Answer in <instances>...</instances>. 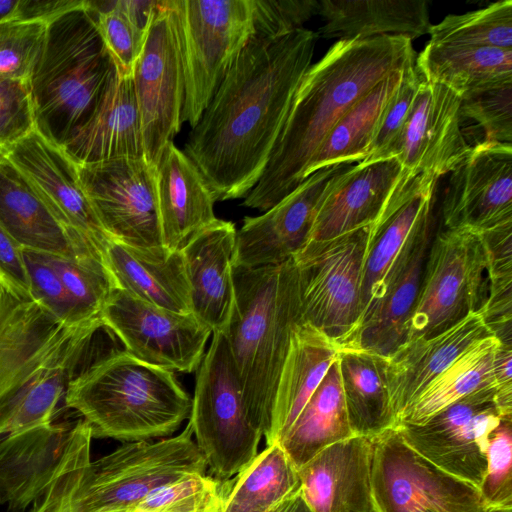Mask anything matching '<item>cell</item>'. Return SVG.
I'll use <instances>...</instances> for the list:
<instances>
[{
    "label": "cell",
    "instance_id": "6da1fadb",
    "mask_svg": "<svg viewBox=\"0 0 512 512\" xmlns=\"http://www.w3.org/2000/svg\"><path fill=\"white\" fill-rule=\"evenodd\" d=\"M318 39L301 28L253 34L220 84L184 153L216 201L245 197L261 177Z\"/></svg>",
    "mask_w": 512,
    "mask_h": 512
},
{
    "label": "cell",
    "instance_id": "7a4b0ae2",
    "mask_svg": "<svg viewBox=\"0 0 512 512\" xmlns=\"http://www.w3.org/2000/svg\"><path fill=\"white\" fill-rule=\"evenodd\" d=\"M404 36L341 39L303 76L282 130L243 205L265 212L303 180L311 160L339 119L389 75L415 64Z\"/></svg>",
    "mask_w": 512,
    "mask_h": 512
},
{
    "label": "cell",
    "instance_id": "3957f363",
    "mask_svg": "<svg viewBox=\"0 0 512 512\" xmlns=\"http://www.w3.org/2000/svg\"><path fill=\"white\" fill-rule=\"evenodd\" d=\"M91 441L89 425L78 420L56 477L30 512H132L157 488L207 472L189 422L176 436L126 442L96 461Z\"/></svg>",
    "mask_w": 512,
    "mask_h": 512
},
{
    "label": "cell",
    "instance_id": "277c9868",
    "mask_svg": "<svg viewBox=\"0 0 512 512\" xmlns=\"http://www.w3.org/2000/svg\"><path fill=\"white\" fill-rule=\"evenodd\" d=\"M235 301L223 332L244 404L264 439L291 335L301 322L293 259L254 268L232 266Z\"/></svg>",
    "mask_w": 512,
    "mask_h": 512
},
{
    "label": "cell",
    "instance_id": "5b68a950",
    "mask_svg": "<svg viewBox=\"0 0 512 512\" xmlns=\"http://www.w3.org/2000/svg\"><path fill=\"white\" fill-rule=\"evenodd\" d=\"M64 400L89 425L92 438L124 442L173 434L192 406L174 371L125 350H113L75 375Z\"/></svg>",
    "mask_w": 512,
    "mask_h": 512
},
{
    "label": "cell",
    "instance_id": "8992f818",
    "mask_svg": "<svg viewBox=\"0 0 512 512\" xmlns=\"http://www.w3.org/2000/svg\"><path fill=\"white\" fill-rule=\"evenodd\" d=\"M116 71L85 5L51 21L28 80L35 130L62 148L90 119Z\"/></svg>",
    "mask_w": 512,
    "mask_h": 512
},
{
    "label": "cell",
    "instance_id": "52a82bcc",
    "mask_svg": "<svg viewBox=\"0 0 512 512\" xmlns=\"http://www.w3.org/2000/svg\"><path fill=\"white\" fill-rule=\"evenodd\" d=\"M209 475L225 482L257 456L262 433L251 422L226 338L212 342L197 369L189 416Z\"/></svg>",
    "mask_w": 512,
    "mask_h": 512
},
{
    "label": "cell",
    "instance_id": "ba28073f",
    "mask_svg": "<svg viewBox=\"0 0 512 512\" xmlns=\"http://www.w3.org/2000/svg\"><path fill=\"white\" fill-rule=\"evenodd\" d=\"M184 75L182 123L193 128L254 34L251 0H173Z\"/></svg>",
    "mask_w": 512,
    "mask_h": 512
},
{
    "label": "cell",
    "instance_id": "9c48e42d",
    "mask_svg": "<svg viewBox=\"0 0 512 512\" xmlns=\"http://www.w3.org/2000/svg\"><path fill=\"white\" fill-rule=\"evenodd\" d=\"M101 328L100 319L69 327L38 301L21 299L0 284V415L48 369L77 364Z\"/></svg>",
    "mask_w": 512,
    "mask_h": 512
},
{
    "label": "cell",
    "instance_id": "30bf717a",
    "mask_svg": "<svg viewBox=\"0 0 512 512\" xmlns=\"http://www.w3.org/2000/svg\"><path fill=\"white\" fill-rule=\"evenodd\" d=\"M487 256L480 234L444 229L431 240L406 341L425 339L479 311L487 292Z\"/></svg>",
    "mask_w": 512,
    "mask_h": 512
},
{
    "label": "cell",
    "instance_id": "8fae6325",
    "mask_svg": "<svg viewBox=\"0 0 512 512\" xmlns=\"http://www.w3.org/2000/svg\"><path fill=\"white\" fill-rule=\"evenodd\" d=\"M369 226L328 240L308 241L292 258L301 322L319 329L338 349L358 324Z\"/></svg>",
    "mask_w": 512,
    "mask_h": 512
},
{
    "label": "cell",
    "instance_id": "7c38bea8",
    "mask_svg": "<svg viewBox=\"0 0 512 512\" xmlns=\"http://www.w3.org/2000/svg\"><path fill=\"white\" fill-rule=\"evenodd\" d=\"M131 81L145 158L156 166L162 150L183 124L184 75L173 0L157 1Z\"/></svg>",
    "mask_w": 512,
    "mask_h": 512
},
{
    "label": "cell",
    "instance_id": "4fadbf2b",
    "mask_svg": "<svg viewBox=\"0 0 512 512\" xmlns=\"http://www.w3.org/2000/svg\"><path fill=\"white\" fill-rule=\"evenodd\" d=\"M372 512H486L478 490L414 451L394 428L373 437Z\"/></svg>",
    "mask_w": 512,
    "mask_h": 512
},
{
    "label": "cell",
    "instance_id": "5bb4252c",
    "mask_svg": "<svg viewBox=\"0 0 512 512\" xmlns=\"http://www.w3.org/2000/svg\"><path fill=\"white\" fill-rule=\"evenodd\" d=\"M506 417H512V411L501 406L498 388L489 386L452 403L423 424L395 427L424 459L478 490L489 437Z\"/></svg>",
    "mask_w": 512,
    "mask_h": 512
},
{
    "label": "cell",
    "instance_id": "9a60e30c",
    "mask_svg": "<svg viewBox=\"0 0 512 512\" xmlns=\"http://www.w3.org/2000/svg\"><path fill=\"white\" fill-rule=\"evenodd\" d=\"M100 320L135 358L184 373L198 369L212 334L193 313L153 305L118 287L109 295Z\"/></svg>",
    "mask_w": 512,
    "mask_h": 512
},
{
    "label": "cell",
    "instance_id": "2e32d148",
    "mask_svg": "<svg viewBox=\"0 0 512 512\" xmlns=\"http://www.w3.org/2000/svg\"><path fill=\"white\" fill-rule=\"evenodd\" d=\"M79 179L111 240L144 249L162 248L156 168L145 157L77 165Z\"/></svg>",
    "mask_w": 512,
    "mask_h": 512
},
{
    "label": "cell",
    "instance_id": "e0dca14e",
    "mask_svg": "<svg viewBox=\"0 0 512 512\" xmlns=\"http://www.w3.org/2000/svg\"><path fill=\"white\" fill-rule=\"evenodd\" d=\"M437 182L438 178L428 173L403 171L380 214L369 226L360 286V316L354 333L380 302L404 252L432 228Z\"/></svg>",
    "mask_w": 512,
    "mask_h": 512
},
{
    "label": "cell",
    "instance_id": "ac0fdd59",
    "mask_svg": "<svg viewBox=\"0 0 512 512\" xmlns=\"http://www.w3.org/2000/svg\"><path fill=\"white\" fill-rule=\"evenodd\" d=\"M449 174L445 229L480 234L512 222V144L484 140Z\"/></svg>",
    "mask_w": 512,
    "mask_h": 512
},
{
    "label": "cell",
    "instance_id": "d6986e66",
    "mask_svg": "<svg viewBox=\"0 0 512 512\" xmlns=\"http://www.w3.org/2000/svg\"><path fill=\"white\" fill-rule=\"evenodd\" d=\"M351 165L321 168L263 214L245 217L236 231L233 265L254 268L292 259L307 243L327 190Z\"/></svg>",
    "mask_w": 512,
    "mask_h": 512
},
{
    "label": "cell",
    "instance_id": "ffe728a7",
    "mask_svg": "<svg viewBox=\"0 0 512 512\" xmlns=\"http://www.w3.org/2000/svg\"><path fill=\"white\" fill-rule=\"evenodd\" d=\"M0 155L26 177L64 227L105 253L111 239L82 188L77 164L61 147L34 130Z\"/></svg>",
    "mask_w": 512,
    "mask_h": 512
},
{
    "label": "cell",
    "instance_id": "44dd1931",
    "mask_svg": "<svg viewBox=\"0 0 512 512\" xmlns=\"http://www.w3.org/2000/svg\"><path fill=\"white\" fill-rule=\"evenodd\" d=\"M460 102L461 97L448 87L421 78L391 152L404 172L428 173L439 179L468 154L471 147L461 131Z\"/></svg>",
    "mask_w": 512,
    "mask_h": 512
},
{
    "label": "cell",
    "instance_id": "7402d4cb",
    "mask_svg": "<svg viewBox=\"0 0 512 512\" xmlns=\"http://www.w3.org/2000/svg\"><path fill=\"white\" fill-rule=\"evenodd\" d=\"M373 437L337 442L298 469L300 491L311 512H372Z\"/></svg>",
    "mask_w": 512,
    "mask_h": 512
},
{
    "label": "cell",
    "instance_id": "603a6c76",
    "mask_svg": "<svg viewBox=\"0 0 512 512\" xmlns=\"http://www.w3.org/2000/svg\"><path fill=\"white\" fill-rule=\"evenodd\" d=\"M0 223L23 248L64 258L105 253L64 227L26 177L0 157Z\"/></svg>",
    "mask_w": 512,
    "mask_h": 512
},
{
    "label": "cell",
    "instance_id": "cb8c5ba5",
    "mask_svg": "<svg viewBox=\"0 0 512 512\" xmlns=\"http://www.w3.org/2000/svg\"><path fill=\"white\" fill-rule=\"evenodd\" d=\"M402 173L394 157L352 164L327 190L308 241L332 239L371 225Z\"/></svg>",
    "mask_w": 512,
    "mask_h": 512
},
{
    "label": "cell",
    "instance_id": "d4e9b609",
    "mask_svg": "<svg viewBox=\"0 0 512 512\" xmlns=\"http://www.w3.org/2000/svg\"><path fill=\"white\" fill-rule=\"evenodd\" d=\"M236 231L231 221L217 218L181 249L191 291V312L212 333L225 331L234 307Z\"/></svg>",
    "mask_w": 512,
    "mask_h": 512
},
{
    "label": "cell",
    "instance_id": "484cf974",
    "mask_svg": "<svg viewBox=\"0 0 512 512\" xmlns=\"http://www.w3.org/2000/svg\"><path fill=\"white\" fill-rule=\"evenodd\" d=\"M73 423L52 422L0 437V504L22 511L35 503L56 477Z\"/></svg>",
    "mask_w": 512,
    "mask_h": 512
},
{
    "label": "cell",
    "instance_id": "4316f807",
    "mask_svg": "<svg viewBox=\"0 0 512 512\" xmlns=\"http://www.w3.org/2000/svg\"><path fill=\"white\" fill-rule=\"evenodd\" d=\"M493 335L477 311L449 329L401 344L387 358V381L397 421L426 386L479 340Z\"/></svg>",
    "mask_w": 512,
    "mask_h": 512
},
{
    "label": "cell",
    "instance_id": "83f0119b",
    "mask_svg": "<svg viewBox=\"0 0 512 512\" xmlns=\"http://www.w3.org/2000/svg\"><path fill=\"white\" fill-rule=\"evenodd\" d=\"M155 168L162 243L169 250H181L217 219L215 200L202 173L173 141L166 144Z\"/></svg>",
    "mask_w": 512,
    "mask_h": 512
},
{
    "label": "cell",
    "instance_id": "f1b7e54d",
    "mask_svg": "<svg viewBox=\"0 0 512 512\" xmlns=\"http://www.w3.org/2000/svg\"><path fill=\"white\" fill-rule=\"evenodd\" d=\"M62 149L77 164L145 157L131 76L116 71L90 119Z\"/></svg>",
    "mask_w": 512,
    "mask_h": 512
},
{
    "label": "cell",
    "instance_id": "f546056e",
    "mask_svg": "<svg viewBox=\"0 0 512 512\" xmlns=\"http://www.w3.org/2000/svg\"><path fill=\"white\" fill-rule=\"evenodd\" d=\"M105 258L118 288L153 305L192 313L181 250L144 249L111 240Z\"/></svg>",
    "mask_w": 512,
    "mask_h": 512
},
{
    "label": "cell",
    "instance_id": "4dcf8cb0",
    "mask_svg": "<svg viewBox=\"0 0 512 512\" xmlns=\"http://www.w3.org/2000/svg\"><path fill=\"white\" fill-rule=\"evenodd\" d=\"M431 232L427 230L407 248L369 319L339 349L355 348L388 357L405 342L406 323L419 293Z\"/></svg>",
    "mask_w": 512,
    "mask_h": 512
},
{
    "label": "cell",
    "instance_id": "1f68e13d",
    "mask_svg": "<svg viewBox=\"0 0 512 512\" xmlns=\"http://www.w3.org/2000/svg\"><path fill=\"white\" fill-rule=\"evenodd\" d=\"M338 350L311 324L296 325L276 388L266 446L277 443L290 428L336 360Z\"/></svg>",
    "mask_w": 512,
    "mask_h": 512
},
{
    "label": "cell",
    "instance_id": "d6a6232c",
    "mask_svg": "<svg viewBox=\"0 0 512 512\" xmlns=\"http://www.w3.org/2000/svg\"><path fill=\"white\" fill-rule=\"evenodd\" d=\"M318 15L324 21V38L365 39L404 36L411 41L431 27L424 0H320Z\"/></svg>",
    "mask_w": 512,
    "mask_h": 512
},
{
    "label": "cell",
    "instance_id": "836d02e7",
    "mask_svg": "<svg viewBox=\"0 0 512 512\" xmlns=\"http://www.w3.org/2000/svg\"><path fill=\"white\" fill-rule=\"evenodd\" d=\"M341 385L352 432L374 437L396 426L388 381L387 358L369 351L338 350Z\"/></svg>",
    "mask_w": 512,
    "mask_h": 512
},
{
    "label": "cell",
    "instance_id": "e575fe53",
    "mask_svg": "<svg viewBox=\"0 0 512 512\" xmlns=\"http://www.w3.org/2000/svg\"><path fill=\"white\" fill-rule=\"evenodd\" d=\"M353 436L336 358L296 420L277 443L298 470L325 448Z\"/></svg>",
    "mask_w": 512,
    "mask_h": 512
},
{
    "label": "cell",
    "instance_id": "d590c367",
    "mask_svg": "<svg viewBox=\"0 0 512 512\" xmlns=\"http://www.w3.org/2000/svg\"><path fill=\"white\" fill-rule=\"evenodd\" d=\"M408 67L377 84L339 119L311 160L306 178L321 168L355 164L369 156L384 112Z\"/></svg>",
    "mask_w": 512,
    "mask_h": 512
},
{
    "label": "cell",
    "instance_id": "8d00e7d4",
    "mask_svg": "<svg viewBox=\"0 0 512 512\" xmlns=\"http://www.w3.org/2000/svg\"><path fill=\"white\" fill-rule=\"evenodd\" d=\"M415 65L422 79L442 84L461 96L512 79V50L428 42Z\"/></svg>",
    "mask_w": 512,
    "mask_h": 512
},
{
    "label": "cell",
    "instance_id": "74e56055",
    "mask_svg": "<svg viewBox=\"0 0 512 512\" xmlns=\"http://www.w3.org/2000/svg\"><path fill=\"white\" fill-rule=\"evenodd\" d=\"M501 342L489 335L461 354L447 369L431 381L402 412L397 425H419L464 398L489 386H495L493 369Z\"/></svg>",
    "mask_w": 512,
    "mask_h": 512
},
{
    "label": "cell",
    "instance_id": "f35d334b",
    "mask_svg": "<svg viewBox=\"0 0 512 512\" xmlns=\"http://www.w3.org/2000/svg\"><path fill=\"white\" fill-rule=\"evenodd\" d=\"M300 488L298 471L279 443L223 482L221 512H270Z\"/></svg>",
    "mask_w": 512,
    "mask_h": 512
},
{
    "label": "cell",
    "instance_id": "ab89813d",
    "mask_svg": "<svg viewBox=\"0 0 512 512\" xmlns=\"http://www.w3.org/2000/svg\"><path fill=\"white\" fill-rule=\"evenodd\" d=\"M480 236L487 256V292L478 312L492 334L512 346V222Z\"/></svg>",
    "mask_w": 512,
    "mask_h": 512
},
{
    "label": "cell",
    "instance_id": "60d3db41",
    "mask_svg": "<svg viewBox=\"0 0 512 512\" xmlns=\"http://www.w3.org/2000/svg\"><path fill=\"white\" fill-rule=\"evenodd\" d=\"M429 43L512 50V1L501 0L431 25Z\"/></svg>",
    "mask_w": 512,
    "mask_h": 512
},
{
    "label": "cell",
    "instance_id": "b9f144b4",
    "mask_svg": "<svg viewBox=\"0 0 512 512\" xmlns=\"http://www.w3.org/2000/svg\"><path fill=\"white\" fill-rule=\"evenodd\" d=\"M75 366H54L25 387L0 415V437L52 423Z\"/></svg>",
    "mask_w": 512,
    "mask_h": 512
},
{
    "label": "cell",
    "instance_id": "7bdbcfd3",
    "mask_svg": "<svg viewBox=\"0 0 512 512\" xmlns=\"http://www.w3.org/2000/svg\"><path fill=\"white\" fill-rule=\"evenodd\" d=\"M41 254L61 279L84 319H99L109 295L117 287L105 256L72 259Z\"/></svg>",
    "mask_w": 512,
    "mask_h": 512
},
{
    "label": "cell",
    "instance_id": "ee69618b",
    "mask_svg": "<svg viewBox=\"0 0 512 512\" xmlns=\"http://www.w3.org/2000/svg\"><path fill=\"white\" fill-rule=\"evenodd\" d=\"M85 6L95 18L118 74L122 77L131 76L142 51L148 27L131 15L124 0H85Z\"/></svg>",
    "mask_w": 512,
    "mask_h": 512
},
{
    "label": "cell",
    "instance_id": "f6af8a7d",
    "mask_svg": "<svg viewBox=\"0 0 512 512\" xmlns=\"http://www.w3.org/2000/svg\"><path fill=\"white\" fill-rule=\"evenodd\" d=\"M222 501L223 482L194 474L152 491L132 512H221Z\"/></svg>",
    "mask_w": 512,
    "mask_h": 512
},
{
    "label": "cell",
    "instance_id": "bcb514c9",
    "mask_svg": "<svg viewBox=\"0 0 512 512\" xmlns=\"http://www.w3.org/2000/svg\"><path fill=\"white\" fill-rule=\"evenodd\" d=\"M47 26L17 19L0 24V80H29L44 48Z\"/></svg>",
    "mask_w": 512,
    "mask_h": 512
},
{
    "label": "cell",
    "instance_id": "7dc6e473",
    "mask_svg": "<svg viewBox=\"0 0 512 512\" xmlns=\"http://www.w3.org/2000/svg\"><path fill=\"white\" fill-rule=\"evenodd\" d=\"M460 97V117L477 122L484 130L485 141L512 144V79Z\"/></svg>",
    "mask_w": 512,
    "mask_h": 512
},
{
    "label": "cell",
    "instance_id": "c3c4849f",
    "mask_svg": "<svg viewBox=\"0 0 512 512\" xmlns=\"http://www.w3.org/2000/svg\"><path fill=\"white\" fill-rule=\"evenodd\" d=\"M478 493L486 512L512 509V417L502 419L489 437Z\"/></svg>",
    "mask_w": 512,
    "mask_h": 512
},
{
    "label": "cell",
    "instance_id": "681fc988",
    "mask_svg": "<svg viewBox=\"0 0 512 512\" xmlns=\"http://www.w3.org/2000/svg\"><path fill=\"white\" fill-rule=\"evenodd\" d=\"M23 256L33 298L36 301L69 327H78L95 321L84 319L61 279L41 253L23 249Z\"/></svg>",
    "mask_w": 512,
    "mask_h": 512
},
{
    "label": "cell",
    "instance_id": "f907efd6",
    "mask_svg": "<svg viewBox=\"0 0 512 512\" xmlns=\"http://www.w3.org/2000/svg\"><path fill=\"white\" fill-rule=\"evenodd\" d=\"M420 80L415 64L405 70L401 84L384 112L370 154L363 161L392 158L391 152L405 126Z\"/></svg>",
    "mask_w": 512,
    "mask_h": 512
},
{
    "label": "cell",
    "instance_id": "816d5d0a",
    "mask_svg": "<svg viewBox=\"0 0 512 512\" xmlns=\"http://www.w3.org/2000/svg\"><path fill=\"white\" fill-rule=\"evenodd\" d=\"M35 130L34 109L28 81L0 80V151Z\"/></svg>",
    "mask_w": 512,
    "mask_h": 512
},
{
    "label": "cell",
    "instance_id": "f5cc1de1",
    "mask_svg": "<svg viewBox=\"0 0 512 512\" xmlns=\"http://www.w3.org/2000/svg\"><path fill=\"white\" fill-rule=\"evenodd\" d=\"M254 33L275 37L304 28L318 14V0H251Z\"/></svg>",
    "mask_w": 512,
    "mask_h": 512
},
{
    "label": "cell",
    "instance_id": "db71d44e",
    "mask_svg": "<svg viewBox=\"0 0 512 512\" xmlns=\"http://www.w3.org/2000/svg\"><path fill=\"white\" fill-rule=\"evenodd\" d=\"M0 284L21 299L35 300L24 261L23 248L8 234L1 223Z\"/></svg>",
    "mask_w": 512,
    "mask_h": 512
},
{
    "label": "cell",
    "instance_id": "11a10c76",
    "mask_svg": "<svg viewBox=\"0 0 512 512\" xmlns=\"http://www.w3.org/2000/svg\"><path fill=\"white\" fill-rule=\"evenodd\" d=\"M84 5L85 0H19L16 19L49 24L61 15Z\"/></svg>",
    "mask_w": 512,
    "mask_h": 512
},
{
    "label": "cell",
    "instance_id": "9f6ffc18",
    "mask_svg": "<svg viewBox=\"0 0 512 512\" xmlns=\"http://www.w3.org/2000/svg\"><path fill=\"white\" fill-rule=\"evenodd\" d=\"M270 512H311L302 497L300 488Z\"/></svg>",
    "mask_w": 512,
    "mask_h": 512
},
{
    "label": "cell",
    "instance_id": "6f0895ef",
    "mask_svg": "<svg viewBox=\"0 0 512 512\" xmlns=\"http://www.w3.org/2000/svg\"><path fill=\"white\" fill-rule=\"evenodd\" d=\"M18 4L19 0H0V24L16 19Z\"/></svg>",
    "mask_w": 512,
    "mask_h": 512
},
{
    "label": "cell",
    "instance_id": "680465c9",
    "mask_svg": "<svg viewBox=\"0 0 512 512\" xmlns=\"http://www.w3.org/2000/svg\"><path fill=\"white\" fill-rule=\"evenodd\" d=\"M425 512H441V511H439V510H437V509H428V510H426Z\"/></svg>",
    "mask_w": 512,
    "mask_h": 512
},
{
    "label": "cell",
    "instance_id": "91938a15",
    "mask_svg": "<svg viewBox=\"0 0 512 512\" xmlns=\"http://www.w3.org/2000/svg\"><path fill=\"white\" fill-rule=\"evenodd\" d=\"M501 512H512V509H511V510H505V511H501Z\"/></svg>",
    "mask_w": 512,
    "mask_h": 512
},
{
    "label": "cell",
    "instance_id": "94428289",
    "mask_svg": "<svg viewBox=\"0 0 512 512\" xmlns=\"http://www.w3.org/2000/svg\"><path fill=\"white\" fill-rule=\"evenodd\" d=\"M0 157H1V155H0Z\"/></svg>",
    "mask_w": 512,
    "mask_h": 512
}]
</instances>
